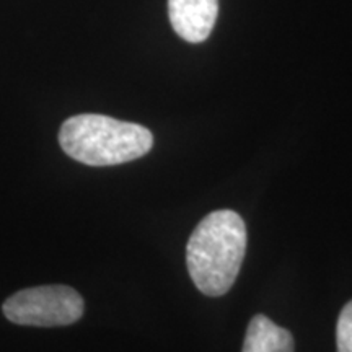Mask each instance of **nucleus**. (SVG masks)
I'll list each match as a JSON object with an SVG mask.
<instances>
[{"label":"nucleus","instance_id":"nucleus-1","mask_svg":"<svg viewBox=\"0 0 352 352\" xmlns=\"http://www.w3.org/2000/svg\"><path fill=\"white\" fill-rule=\"evenodd\" d=\"M246 226L233 210L206 215L189 236L188 271L202 294L220 297L235 284L246 253Z\"/></svg>","mask_w":352,"mask_h":352},{"label":"nucleus","instance_id":"nucleus-2","mask_svg":"<svg viewBox=\"0 0 352 352\" xmlns=\"http://www.w3.org/2000/svg\"><path fill=\"white\" fill-rule=\"evenodd\" d=\"M59 144L70 158L90 166H111L138 160L151 152L153 135L135 122L103 114H77L64 121Z\"/></svg>","mask_w":352,"mask_h":352},{"label":"nucleus","instance_id":"nucleus-3","mask_svg":"<svg viewBox=\"0 0 352 352\" xmlns=\"http://www.w3.org/2000/svg\"><path fill=\"white\" fill-rule=\"evenodd\" d=\"M3 315L25 327H67L83 315V298L67 285H41L13 294L3 303Z\"/></svg>","mask_w":352,"mask_h":352},{"label":"nucleus","instance_id":"nucleus-4","mask_svg":"<svg viewBox=\"0 0 352 352\" xmlns=\"http://www.w3.org/2000/svg\"><path fill=\"white\" fill-rule=\"evenodd\" d=\"M219 0H168L170 23L179 38L202 43L212 33Z\"/></svg>","mask_w":352,"mask_h":352},{"label":"nucleus","instance_id":"nucleus-5","mask_svg":"<svg viewBox=\"0 0 352 352\" xmlns=\"http://www.w3.org/2000/svg\"><path fill=\"white\" fill-rule=\"evenodd\" d=\"M241 352H294V338L264 315L253 316Z\"/></svg>","mask_w":352,"mask_h":352},{"label":"nucleus","instance_id":"nucleus-6","mask_svg":"<svg viewBox=\"0 0 352 352\" xmlns=\"http://www.w3.org/2000/svg\"><path fill=\"white\" fill-rule=\"evenodd\" d=\"M338 352H352V300L341 310L336 328Z\"/></svg>","mask_w":352,"mask_h":352}]
</instances>
